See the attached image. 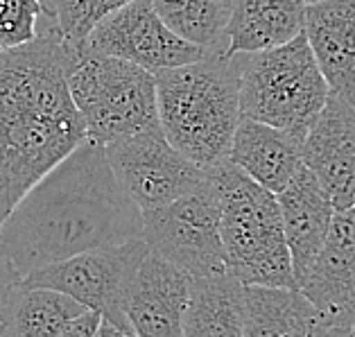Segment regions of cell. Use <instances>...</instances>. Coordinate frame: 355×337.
Returning <instances> with one entry per match:
<instances>
[{
    "label": "cell",
    "instance_id": "1",
    "mask_svg": "<svg viewBox=\"0 0 355 337\" xmlns=\"http://www.w3.org/2000/svg\"><path fill=\"white\" fill-rule=\"evenodd\" d=\"M141 236L143 211L118 181L105 145L91 138L43 175L0 222V247L21 279Z\"/></svg>",
    "mask_w": 355,
    "mask_h": 337
},
{
    "label": "cell",
    "instance_id": "2",
    "mask_svg": "<svg viewBox=\"0 0 355 337\" xmlns=\"http://www.w3.org/2000/svg\"><path fill=\"white\" fill-rule=\"evenodd\" d=\"M37 37L0 50V222L84 141L86 123L68 75L82 50L46 16Z\"/></svg>",
    "mask_w": 355,
    "mask_h": 337
},
{
    "label": "cell",
    "instance_id": "3",
    "mask_svg": "<svg viewBox=\"0 0 355 337\" xmlns=\"http://www.w3.org/2000/svg\"><path fill=\"white\" fill-rule=\"evenodd\" d=\"M161 129L202 168L229 159L240 114V57L209 53L157 75Z\"/></svg>",
    "mask_w": 355,
    "mask_h": 337
},
{
    "label": "cell",
    "instance_id": "4",
    "mask_svg": "<svg viewBox=\"0 0 355 337\" xmlns=\"http://www.w3.org/2000/svg\"><path fill=\"white\" fill-rule=\"evenodd\" d=\"M229 270L245 285L297 288L279 197L229 159L213 168Z\"/></svg>",
    "mask_w": 355,
    "mask_h": 337
},
{
    "label": "cell",
    "instance_id": "5",
    "mask_svg": "<svg viewBox=\"0 0 355 337\" xmlns=\"http://www.w3.org/2000/svg\"><path fill=\"white\" fill-rule=\"evenodd\" d=\"M240 57V114L301 138L324 109L331 86L306 32L292 41Z\"/></svg>",
    "mask_w": 355,
    "mask_h": 337
},
{
    "label": "cell",
    "instance_id": "6",
    "mask_svg": "<svg viewBox=\"0 0 355 337\" xmlns=\"http://www.w3.org/2000/svg\"><path fill=\"white\" fill-rule=\"evenodd\" d=\"M68 86L86 134L100 145L159 125L157 77L134 62L86 48L75 59Z\"/></svg>",
    "mask_w": 355,
    "mask_h": 337
},
{
    "label": "cell",
    "instance_id": "7",
    "mask_svg": "<svg viewBox=\"0 0 355 337\" xmlns=\"http://www.w3.org/2000/svg\"><path fill=\"white\" fill-rule=\"evenodd\" d=\"M147 252L150 245L141 236L39 267L23 276V281L28 285L66 292L73 299L82 301L86 308L100 310L102 319L116 324L125 337H134L136 333L127 317V304L136 272Z\"/></svg>",
    "mask_w": 355,
    "mask_h": 337
},
{
    "label": "cell",
    "instance_id": "8",
    "mask_svg": "<svg viewBox=\"0 0 355 337\" xmlns=\"http://www.w3.org/2000/svg\"><path fill=\"white\" fill-rule=\"evenodd\" d=\"M143 238L150 249L186 270L190 279L229 270L215 179L166 206L143 211Z\"/></svg>",
    "mask_w": 355,
    "mask_h": 337
},
{
    "label": "cell",
    "instance_id": "9",
    "mask_svg": "<svg viewBox=\"0 0 355 337\" xmlns=\"http://www.w3.org/2000/svg\"><path fill=\"white\" fill-rule=\"evenodd\" d=\"M118 181L141 211L179 200L213 179L211 168L197 166L170 143L161 123L105 145Z\"/></svg>",
    "mask_w": 355,
    "mask_h": 337
},
{
    "label": "cell",
    "instance_id": "10",
    "mask_svg": "<svg viewBox=\"0 0 355 337\" xmlns=\"http://www.w3.org/2000/svg\"><path fill=\"white\" fill-rule=\"evenodd\" d=\"M86 48L127 59L154 75L209 55L172 32L152 0H132L107 14L93 28Z\"/></svg>",
    "mask_w": 355,
    "mask_h": 337
},
{
    "label": "cell",
    "instance_id": "11",
    "mask_svg": "<svg viewBox=\"0 0 355 337\" xmlns=\"http://www.w3.org/2000/svg\"><path fill=\"white\" fill-rule=\"evenodd\" d=\"M299 290L319 310L328 337L355 335V209L335 211L326 243Z\"/></svg>",
    "mask_w": 355,
    "mask_h": 337
},
{
    "label": "cell",
    "instance_id": "12",
    "mask_svg": "<svg viewBox=\"0 0 355 337\" xmlns=\"http://www.w3.org/2000/svg\"><path fill=\"white\" fill-rule=\"evenodd\" d=\"M301 161L324 186L335 209L355 204V105L331 93L301 141Z\"/></svg>",
    "mask_w": 355,
    "mask_h": 337
},
{
    "label": "cell",
    "instance_id": "13",
    "mask_svg": "<svg viewBox=\"0 0 355 337\" xmlns=\"http://www.w3.org/2000/svg\"><path fill=\"white\" fill-rule=\"evenodd\" d=\"M190 297V274L159 252L145 254L136 272L127 317L138 337H181Z\"/></svg>",
    "mask_w": 355,
    "mask_h": 337
},
{
    "label": "cell",
    "instance_id": "14",
    "mask_svg": "<svg viewBox=\"0 0 355 337\" xmlns=\"http://www.w3.org/2000/svg\"><path fill=\"white\" fill-rule=\"evenodd\" d=\"M276 197H279L285 240L290 247L292 270L299 288L303 276L322 252L337 209L319 179L303 163Z\"/></svg>",
    "mask_w": 355,
    "mask_h": 337
},
{
    "label": "cell",
    "instance_id": "15",
    "mask_svg": "<svg viewBox=\"0 0 355 337\" xmlns=\"http://www.w3.org/2000/svg\"><path fill=\"white\" fill-rule=\"evenodd\" d=\"M303 32L331 93L355 105V0L308 3Z\"/></svg>",
    "mask_w": 355,
    "mask_h": 337
},
{
    "label": "cell",
    "instance_id": "16",
    "mask_svg": "<svg viewBox=\"0 0 355 337\" xmlns=\"http://www.w3.org/2000/svg\"><path fill=\"white\" fill-rule=\"evenodd\" d=\"M229 161L279 195L301 168V138L261 120L242 118L233 136Z\"/></svg>",
    "mask_w": 355,
    "mask_h": 337
},
{
    "label": "cell",
    "instance_id": "17",
    "mask_svg": "<svg viewBox=\"0 0 355 337\" xmlns=\"http://www.w3.org/2000/svg\"><path fill=\"white\" fill-rule=\"evenodd\" d=\"M306 0H233L222 55L261 53L303 32Z\"/></svg>",
    "mask_w": 355,
    "mask_h": 337
},
{
    "label": "cell",
    "instance_id": "18",
    "mask_svg": "<svg viewBox=\"0 0 355 337\" xmlns=\"http://www.w3.org/2000/svg\"><path fill=\"white\" fill-rule=\"evenodd\" d=\"M184 337H245V283L231 270L190 279Z\"/></svg>",
    "mask_w": 355,
    "mask_h": 337
},
{
    "label": "cell",
    "instance_id": "19",
    "mask_svg": "<svg viewBox=\"0 0 355 337\" xmlns=\"http://www.w3.org/2000/svg\"><path fill=\"white\" fill-rule=\"evenodd\" d=\"M326 335L319 310L299 288L245 285V337Z\"/></svg>",
    "mask_w": 355,
    "mask_h": 337
},
{
    "label": "cell",
    "instance_id": "20",
    "mask_svg": "<svg viewBox=\"0 0 355 337\" xmlns=\"http://www.w3.org/2000/svg\"><path fill=\"white\" fill-rule=\"evenodd\" d=\"M86 310L82 301L66 292L41 285H16L5 315L0 319V335L16 337H66L68 326Z\"/></svg>",
    "mask_w": 355,
    "mask_h": 337
},
{
    "label": "cell",
    "instance_id": "21",
    "mask_svg": "<svg viewBox=\"0 0 355 337\" xmlns=\"http://www.w3.org/2000/svg\"><path fill=\"white\" fill-rule=\"evenodd\" d=\"M163 23L204 53H224L231 0H152Z\"/></svg>",
    "mask_w": 355,
    "mask_h": 337
},
{
    "label": "cell",
    "instance_id": "22",
    "mask_svg": "<svg viewBox=\"0 0 355 337\" xmlns=\"http://www.w3.org/2000/svg\"><path fill=\"white\" fill-rule=\"evenodd\" d=\"M46 19L77 50H86L93 28L132 0H41Z\"/></svg>",
    "mask_w": 355,
    "mask_h": 337
},
{
    "label": "cell",
    "instance_id": "23",
    "mask_svg": "<svg viewBox=\"0 0 355 337\" xmlns=\"http://www.w3.org/2000/svg\"><path fill=\"white\" fill-rule=\"evenodd\" d=\"M43 16L41 0H0V50L37 37Z\"/></svg>",
    "mask_w": 355,
    "mask_h": 337
},
{
    "label": "cell",
    "instance_id": "24",
    "mask_svg": "<svg viewBox=\"0 0 355 337\" xmlns=\"http://www.w3.org/2000/svg\"><path fill=\"white\" fill-rule=\"evenodd\" d=\"M19 283H21V274L14 270L12 261L3 252V247H0V319H3L5 308H7V304H10L12 292Z\"/></svg>",
    "mask_w": 355,
    "mask_h": 337
},
{
    "label": "cell",
    "instance_id": "25",
    "mask_svg": "<svg viewBox=\"0 0 355 337\" xmlns=\"http://www.w3.org/2000/svg\"><path fill=\"white\" fill-rule=\"evenodd\" d=\"M100 322H102V313H100V310L86 308L84 313L77 317L71 326H68L66 337H98Z\"/></svg>",
    "mask_w": 355,
    "mask_h": 337
},
{
    "label": "cell",
    "instance_id": "26",
    "mask_svg": "<svg viewBox=\"0 0 355 337\" xmlns=\"http://www.w3.org/2000/svg\"><path fill=\"white\" fill-rule=\"evenodd\" d=\"M98 337H125V333L120 331L116 324H111V322H107V319H102L100 328H98Z\"/></svg>",
    "mask_w": 355,
    "mask_h": 337
},
{
    "label": "cell",
    "instance_id": "27",
    "mask_svg": "<svg viewBox=\"0 0 355 337\" xmlns=\"http://www.w3.org/2000/svg\"><path fill=\"white\" fill-rule=\"evenodd\" d=\"M306 3H317V0H306Z\"/></svg>",
    "mask_w": 355,
    "mask_h": 337
},
{
    "label": "cell",
    "instance_id": "28",
    "mask_svg": "<svg viewBox=\"0 0 355 337\" xmlns=\"http://www.w3.org/2000/svg\"><path fill=\"white\" fill-rule=\"evenodd\" d=\"M353 209H355V204H353Z\"/></svg>",
    "mask_w": 355,
    "mask_h": 337
},
{
    "label": "cell",
    "instance_id": "29",
    "mask_svg": "<svg viewBox=\"0 0 355 337\" xmlns=\"http://www.w3.org/2000/svg\"><path fill=\"white\" fill-rule=\"evenodd\" d=\"M231 3H233V0H231Z\"/></svg>",
    "mask_w": 355,
    "mask_h": 337
}]
</instances>
